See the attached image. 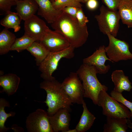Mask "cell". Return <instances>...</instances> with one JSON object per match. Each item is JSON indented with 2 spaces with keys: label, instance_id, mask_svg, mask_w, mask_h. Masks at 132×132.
<instances>
[{
  "label": "cell",
  "instance_id": "cell-27",
  "mask_svg": "<svg viewBox=\"0 0 132 132\" xmlns=\"http://www.w3.org/2000/svg\"><path fill=\"white\" fill-rule=\"evenodd\" d=\"M110 96L113 99L120 102L128 108L130 111L131 118L132 119V102L126 99L122 93L116 92L113 90L110 93Z\"/></svg>",
  "mask_w": 132,
  "mask_h": 132
},
{
  "label": "cell",
  "instance_id": "cell-14",
  "mask_svg": "<svg viewBox=\"0 0 132 132\" xmlns=\"http://www.w3.org/2000/svg\"><path fill=\"white\" fill-rule=\"evenodd\" d=\"M39 6L38 14L44 18L51 24L59 16L62 11L57 10L53 7L50 0H35Z\"/></svg>",
  "mask_w": 132,
  "mask_h": 132
},
{
  "label": "cell",
  "instance_id": "cell-38",
  "mask_svg": "<svg viewBox=\"0 0 132 132\" xmlns=\"http://www.w3.org/2000/svg\"></svg>",
  "mask_w": 132,
  "mask_h": 132
},
{
  "label": "cell",
  "instance_id": "cell-17",
  "mask_svg": "<svg viewBox=\"0 0 132 132\" xmlns=\"http://www.w3.org/2000/svg\"><path fill=\"white\" fill-rule=\"evenodd\" d=\"M111 79L114 83L113 90L122 93L124 91H130L132 88V83L128 77L125 76L122 70H116L111 75Z\"/></svg>",
  "mask_w": 132,
  "mask_h": 132
},
{
  "label": "cell",
  "instance_id": "cell-29",
  "mask_svg": "<svg viewBox=\"0 0 132 132\" xmlns=\"http://www.w3.org/2000/svg\"><path fill=\"white\" fill-rule=\"evenodd\" d=\"M76 18L78 23L82 26L86 25L87 23L89 21L88 18L85 15L82 7L79 8L76 14Z\"/></svg>",
  "mask_w": 132,
  "mask_h": 132
},
{
  "label": "cell",
  "instance_id": "cell-4",
  "mask_svg": "<svg viewBox=\"0 0 132 132\" xmlns=\"http://www.w3.org/2000/svg\"><path fill=\"white\" fill-rule=\"evenodd\" d=\"M75 48L70 46L60 51L50 53L39 66L40 76L44 80L52 81L55 79L52 76L57 69L59 63L62 58L70 59L74 56Z\"/></svg>",
  "mask_w": 132,
  "mask_h": 132
},
{
  "label": "cell",
  "instance_id": "cell-20",
  "mask_svg": "<svg viewBox=\"0 0 132 132\" xmlns=\"http://www.w3.org/2000/svg\"><path fill=\"white\" fill-rule=\"evenodd\" d=\"M118 11L122 23L128 28L132 27V0H123Z\"/></svg>",
  "mask_w": 132,
  "mask_h": 132
},
{
  "label": "cell",
  "instance_id": "cell-10",
  "mask_svg": "<svg viewBox=\"0 0 132 132\" xmlns=\"http://www.w3.org/2000/svg\"><path fill=\"white\" fill-rule=\"evenodd\" d=\"M39 42L49 53L60 51L70 46L68 41L62 34L50 29Z\"/></svg>",
  "mask_w": 132,
  "mask_h": 132
},
{
  "label": "cell",
  "instance_id": "cell-36",
  "mask_svg": "<svg viewBox=\"0 0 132 132\" xmlns=\"http://www.w3.org/2000/svg\"><path fill=\"white\" fill-rule=\"evenodd\" d=\"M66 132H77V129L75 128L72 130H70L69 129L66 131Z\"/></svg>",
  "mask_w": 132,
  "mask_h": 132
},
{
  "label": "cell",
  "instance_id": "cell-25",
  "mask_svg": "<svg viewBox=\"0 0 132 132\" xmlns=\"http://www.w3.org/2000/svg\"><path fill=\"white\" fill-rule=\"evenodd\" d=\"M36 41L33 38L24 33L21 37L16 38L12 45L11 51H16L18 52L26 50L33 42Z\"/></svg>",
  "mask_w": 132,
  "mask_h": 132
},
{
  "label": "cell",
  "instance_id": "cell-15",
  "mask_svg": "<svg viewBox=\"0 0 132 132\" xmlns=\"http://www.w3.org/2000/svg\"><path fill=\"white\" fill-rule=\"evenodd\" d=\"M20 80V78L14 74L0 76V86L2 88L0 93L5 92L8 96L14 94L18 88Z\"/></svg>",
  "mask_w": 132,
  "mask_h": 132
},
{
  "label": "cell",
  "instance_id": "cell-2",
  "mask_svg": "<svg viewBox=\"0 0 132 132\" xmlns=\"http://www.w3.org/2000/svg\"><path fill=\"white\" fill-rule=\"evenodd\" d=\"M39 85L40 88L46 93V99L43 102L48 107L47 113L49 116L53 115L61 108L70 111L72 101L65 93L61 83L55 79L52 81L44 80Z\"/></svg>",
  "mask_w": 132,
  "mask_h": 132
},
{
  "label": "cell",
  "instance_id": "cell-34",
  "mask_svg": "<svg viewBox=\"0 0 132 132\" xmlns=\"http://www.w3.org/2000/svg\"><path fill=\"white\" fill-rule=\"evenodd\" d=\"M126 122L128 127L132 129V123L130 119H127Z\"/></svg>",
  "mask_w": 132,
  "mask_h": 132
},
{
  "label": "cell",
  "instance_id": "cell-23",
  "mask_svg": "<svg viewBox=\"0 0 132 132\" xmlns=\"http://www.w3.org/2000/svg\"><path fill=\"white\" fill-rule=\"evenodd\" d=\"M35 58L36 65L39 66L50 53L40 42L35 41L26 49Z\"/></svg>",
  "mask_w": 132,
  "mask_h": 132
},
{
  "label": "cell",
  "instance_id": "cell-16",
  "mask_svg": "<svg viewBox=\"0 0 132 132\" xmlns=\"http://www.w3.org/2000/svg\"><path fill=\"white\" fill-rule=\"evenodd\" d=\"M15 9L21 17L25 21L38 11V5L35 0H16Z\"/></svg>",
  "mask_w": 132,
  "mask_h": 132
},
{
  "label": "cell",
  "instance_id": "cell-26",
  "mask_svg": "<svg viewBox=\"0 0 132 132\" xmlns=\"http://www.w3.org/2000/svg\"><path fill=\"white\" fill-rule=\"evenodd\" d=\"M52 3L55 8L61 11L68 6H72L78 7H82V6L80 3L76 0H56Z\"/></svg>",
  "mask_w": 132,
  "mask_h": 132
},
{
  "label": "cell",
  "instance_id": "cell-1",
  "mask_svg": "<svg viewBox=\"0 0 132 132\" xmlns=\"http://www.w3.org/2000/svg\"><path fill=\"white\" fill-rule=\"evenodd\" d=\"M51 26L54 30L62 34L70 46L75 48L82 46L88 39L87 25L81 26L76 18L63 11Z\"/></svg>",
  "mask_w": 132,
  "mask_h": 132
},
{
  "label": "cell",
  "instance_id": "cell-31",
  "mask_svg": "<svg viewBox=\"0 0 132 132\" xmlns=\"http://www.w3.org/2000/svg\"><path fill=\"white\" fill-rule=\"evenodd\" d=\"M79 8L74 6H69L65 7L62 11L73 17L76 18V14Z\"/></svg>",
  "mask_w": 132,
  "mask_h": 132
},
{
  "label": "cell",
  "instance_id": "cell-19",
  "mask_svg": "<svg viewBox=\"0 0 132 132\" xmlns=\"http://www.w3.org/2000/svg\"><path fill=\"white\" fill-rule=\"evenodd\" d=\"M83 111L80 120L76 127L77 132H84L93 125L96 117L88 110L84 101L82 103Z\"/></svg>",
  "mask_w": 132,
  "mask_h": 132
},
{
  "label": "cell",
  "instance_id": "cell-22",
  "mask_svg": "<svg viewBox=\"0 0 132 132\" xmlns=\"http://www.w3.org/2000/svg\"><path fill=\"white\" fill-rule=\"evenodd\" d=\"M5 15L0 21V24L6 29H13L15 32L19 31L21 28L20 23L22 20L19 14L17 12L10 11Z\"/></svg>",
  "mask_w": 132,
  "mask_h": 132
},
{
  "label": "cell",
  "instance_id": "cell-8",
  "mask_svg": "<svg viewBox=\"0 0 132 132\" xmlns=\"http://www.w3.org/2000/svg\"><path fill=\"white\" fill-rule=\"evenodd\" d=\"M26 127L28 132H54L47 112L38 109L27 117Z\"/></svg>",
  "mask_w": 132,
  "mask_h": 132
},
{
  "label": "cell",
  "instance_id": "cell-11",
  "mask_svg": "<svg viewBox=\"0 0 132 132\" xmlns=\"http://www.w3.org/2000/svg\"><path fill=\"white\" fill-rule=\"evenodd\" d=\"M24 33L40 42L49 29L45 22L34 15L24 21Z\"/></svg>",
  "mask_w": 132,
  "mask_h": 132
},
{
  "label": "cell",
  "instance_id": "cell-30",
  "mask_svg": "<svg viewBox=\"0 0 132 132\" xmlns=\"http://www.w3.org/2000/svg\"><path fill=\"white\" fill-rule=\"evenodd\" d=\"M123 0H101L105 6L109 9L114 11H118L119 6Z\"/></svg>",
  "mask_w": 132,
  "mask_h": 132
},
{
  "label": "cell",
  "instance_id": "cell-24",
  "mask_svg": "<svg viewBox=\"0 0 132 132\" xmlns=\"http://www.w3.org/2000/svg\"><path fill=\"white\" fill-rule=\"evenodd\" d=\"M10 106L9 101L4 98H0V132H6L9 129H11L6 127L5 125L7 119L10 117H14L16 114L14 111H11L9 113L5 112V107H9Z\"/></svg>",
  "mask_w": 132,
  "mask_h": 132
},
{
  "label": "cell",
  "instance_id": "cell-7",
  "mask_svg": "<svg viewBox=\"0 0 132 132\" xmlns=\"http://www.w3.org/2000/svg\"><path fill=\"white\" fill-rule=\"evenodd\" d=\"M109 40L108 46L105 49L108 58L112 62L132 59V54L129 50V45L125 41L115 38L110 34H106Z\"/></svg>",
  "mask_w": 132,
  "mask_h": 132
},
{
  "label": "cell",
  "instance_id": "cell-3",
  "mask_svg": "<svg viewBox=\"0 0 132 132\" xmlns=\"http://www.w3.org/2000/svg\"><path fill=\"white\" fill-rule=\"evenodd\" d=\"M82 82L84 90V97L91 99L93 103L97 105L99 94L101 91L108 90V87L101 84L98 79V72L94 66L83 64L77 71Z\"/></svg>",
  "mask_w": 132,
  "mask_h": 132
},
{
  "label": "cell",
  "instance_id": "cell-35",
  "mask_svg": "<svg viewBox=\"0 0 132 132\" xmlns=\"http://www.w3.org/2000/svg\"><path fill=\"white\" fill-rule=\"evenodd\" d=\"M78 2L80 3H86L88 0H76Z\"/></svg>",
  "mask_w": 132,
  "mask_h": 132
},
{
  "label": "cell",
  "instance_id": "cell-37",
  "mask_svg": "<svg viewBox=\"0 0 132 132\" xmlns=\"http://www.w3.org/2000/svg\"><path fill=\"white\" fill-rule=\"evenodd\" d=\"M56 0H50L51 2L52 3L55 2Z\"/></svg>",
  "mask_w": 132,
  "mask_h": 132
},
{
  "label": "cell",
  "instance_id": "cell-13",
  "mask_svg": "<svg viewBox=\"0 0 132 132\" xmlns=\"http://www.w3.org/2000/svg\"><path fill=\"white\" fill-rule=\"evenodd\" d=\"M69 111L67 109H59L53 115L49 116V121L54 132H66L69 129L70 121Z\"/></svg>",
  "mask_w": 132,
  "mask_h": 132
},
{
  "label": "cell",
  "instance_id": "cell-32",
  "mask_svg": "<svg viewBox=\"0 0 132 132\" xmlns=\"http://www.w3.org/2000/svg\"><path fill=\"white\" fill-rule=\"evenodd\" d=\"M87 8L91 11H94L98 7L99 2L97 0H88L86 3Z\"/></svg>",
  "mask_w": 132,
  "mask_h": 132
},
{
  "label": "cell",
  "instance_id": "cell-21",
  "mask_svg": "<svg viewBox=\"0 0 132 132\" xmlns=\"http://www.w3.org/2000/svg\"><path fill=\"white\" fill-rule=\"evenodd\" d=\"M16 39L14 34L5 28L0 33V55L5 54L11 51Z\"/></svg>",
  "mask_w": 132,
  "mask_h": 132
},
{
  "label": "cell",
  "instance_id": "cell-6",
  "mask_svg": "<svg viewBox=\"0 0 132 132\" xmlns=\"http://www.w3.org/2000/svg\"><path fill=\"white\" fill-rule=\"evenodd\" d=\"M99 11V14L94 17L100 31L104 34L109 33L116 37L119 29L121 19L118 11L111 10L103 5L100 7Z\"/></svg>",
  "mask_w": 132,
  "mask_h": 132
},
{
  "label": "cell",
  "instance_id": "cell-28",
  "mask_svg": "<svg viewBox=\"0 0 132 132\" xmlns=\"http://www.w3.org/2000/svg\"><path fill=\"white\" fill-rule=\"evenodd\" d=\"M16 0H0V14L5 15L11 11L12 6L16 5Z\"/></svg>",
  "mask_w": 132,
  "mask_h": 132
},
{
  "label": "cell",
  "instance_id": "cell-33",
  "mask_svg": "<svg viewBox=\"0 0 132 132\" xmlns=\"http://www.w3.org/2000/svg\"><path fill=\"white\" fill-rule=\"evenodd\" d=\"M12 127H11V129L13 130L14 132H24L23 128L21 127H18V126L16 125H12Z\"/></svg>",
  "mask_w": 132,
  "mask_h": 132
},
{
  "label": "cell",
  "instance_id": "cell-12",
  "mask_svg": "<svg viewBox=\"0 0 132 132\" xmlns=\"http://www.w3.org/2000/svg\"><path fill=\"white\" fill-rule=\"evenodd\" d=\"M105 47L104 45L100 46L91 55L84 58L83 60V64L95 66L98 73L101 74L107 73L110 68L109 65H105L106 61L111 62L107 56Z\"/></svg>",
  "mask_w": 132,
  "mask_h": 132
},
{
  "label": "cell",
  "instance_id": "cell-5",
  "mask_svg": "<svg viewBox=\"0 0 132 132\" xmlns=\"http://www.w3.org/2000/svg\"><path fill=\"white\" fill-rule=\"evenodd\" d=\"M105 90L101 91L98 96L97 105L102 109V113L107 117L130 119L131 112L129 109L119 102Z\"/></svg>",
  "mask_w": 132,
  "mask_h": 132
},
{
  "label": "cell",
  "instance_id": "cell-9",
  "mask_svg": "<svg viewBox=\"0 0 132 132\" xmlns=\"http://www.w3.org/2000/svg\"><path fill=\"white\" fill-rule=\"evenodd\" d=\"M62 87L73 103L82 104L84 90L76 72H71L61 83Z\"/></svg>",
  "mask_w": 132,
  "mask_h": 132
},
{
  "label": "cell",
  "instance_id": "cell-18",
  "mask_svg": "<svg viewBox=\"0 0 132 132\" xmlns=\"http://www.w3.org/2000/svg\"><path fill=\"white\" fill-rule=\"evenodd\" d=\"M127 118L107 117L103 132H126L128 129Z\"/></svg>",
  "mask_w": 132,
  "mask_h": 132
}]
</instances>
